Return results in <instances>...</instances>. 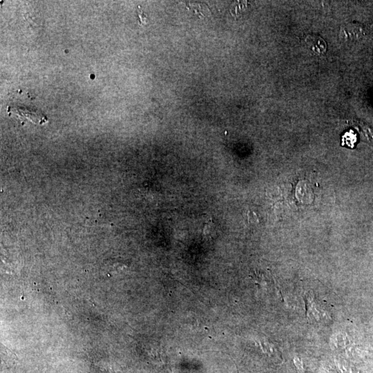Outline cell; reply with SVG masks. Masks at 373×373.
<instances>
[{
	"label": "cell",
	"instance_id": "2",
	"mask_svg": "<svg viewBox=\"0 0 373 373\" xmlns=\"http://www.w3.org/2000/svg\"><path fill=\"white\" fill-rule=\"evenodd\" d=\"M343 38L350 40H358L364 35V30L362 25L358 24H348L341 30Z\"/></svg>",
	"mask_w": 373,
	"mask_h": 373
},
{
	"label": "cell",
	"instance_id": "3",
	"mask_svg": "<svg viewBox=\"0 0 373 373\" xmlns=\"http://www.w3.org/2000/svg\"><path fill=\"white\" fill-rule=\"evenodd\" d=\"M139 18H140V21L141 24L143 23H146V14H144V12H142V10H140V14H139Z\"/></svg>",
	"mask_w": 373,
	"mask_h": 373
},
{
	"label": "cell",
	"instance_id": "1",
	"mask_svg": "<svg viewBox=\"0 0 373 373\" xmlns=\"http://www.w3.org/2000/svg\"><path fill=\"white\" fill-rule=\"evenodd\" d=\"M306 48L316 56H322L326 52L327 44L323 38L318 36H308L305 38Z\"/></svg>",
	"mask_w": 373,
	"mask_h": 373
}]
</instances>
